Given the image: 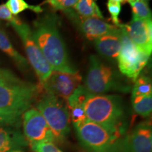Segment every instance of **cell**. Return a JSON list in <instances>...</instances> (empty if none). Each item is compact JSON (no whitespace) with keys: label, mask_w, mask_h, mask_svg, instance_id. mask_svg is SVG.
Here are the masks:
<instances>
[{"label":"cell","mask_w":152,"mask_h":152,"mask_svg":"<svg viewBox=\"0 0 152 152\" xmlns=\"http://www.w3.org/2000/svg\"><path fill=\"white\" fill-rule=\"evenodd\" d=\"M83 108L87 121L120 135L124 132V106L118 95L92 94Z\"/></svg>","instance_id":"7a4b0ae2"},{"label":"cell","mask_w":152,"mask_h":152,"mask_svg":"<svg viewBox=\"0 0 152 152\" xmlns=\"http://www.w3.org/2000/svg\"><path fill=\"white\" fill-rule=\"evenodd\" d=\"M40 87L23 81L0 84V111L20 117L37 98Z\"/></svg>","instance_id":"3957f363"},{"label":"cell","mask_w":152,"mask_h":152,"mask_svg":"<svg viewBox=\"0 0 152 152\" xmlns=\"http://www.w3.org/2000/svg\"><path fill=\"white\" fill-rule=\"evenodd\" d=\"M75 129L81 146L88 152H121L120 134L89 121Z\"/></svg>","instance_id":"5b68a950"},{"label":"cell","mask_w":152,"mask_h":152,"mask_svg":"<svg viewBox=\"0 0 152 152\" xmlns=\"http://www.w3.org/2000/svg\"><path fill=\"white\" fill-rule=\"evenodd\" d=\"M85 87L92 94H102L109 92H128L130 90V87L123 84L113 69L96 56L90 57Z\"/></svg>","instance_id":"8992f818"},{"label":"cell","mask_w":152,"mask_h":152,"mask_svg":"<svg viewBox=\"0 0 152 152\" xmlns=\"http://www.w3.org/2000/svg\"><path fill=\"white\" fill-rule=\"evenodd\" d=\"M123 27L139 50L150 56L152 51L151 20L132 18L130 23L123 25Z\"/></svg>","instance_id":"7c38bea8"},{"label":"cell","mask_w":152,"mask_h":152,"mask_svg":"<svg viewBox=\"0 0 152 152\" xmlns=\"http://www.w3.org/2000/svg\"><path fill=\"white\" fill-rule=\"evenodd\" d=\"M10 25L21 39L28 59L37 74L40 87H42L52 73L53 71L52 67L45 58L37 43L34 40L32 30L29 26L21 20Z\"/></svg>","instance_id":"52a82bcc"},{"label":"cell","mask_w":152,"mask_h":152,"mask_svg":"<svg viewBox=\"0 0 152 152\" xmlns=\"http://www.w3.org/2000/svg\"><path fill=\"white\" fill-rule=\"evenodd\" d=\"M107 8L108 10H109V12L111 14L112 21L113 22L115 26L120 27L121 24L120 23L118 16L121 11V4L118 2V1L108 0Z\"/></svg>","instance_id":"484cf974"},{"label":"cell","mask_w":152,"mask_h":152,"mask_svg":"<svg viewBox=\"0 0 152 152\" xmlns=\"http://www.w3.org/2000/svg\"><path fill=\"white\" fill-rule=\"evenodd\" d=\"M68 111H69L70 118H71V121L73 123L74 128L80 126L87 121L83 106H75L68 109Z\"/></svg>","instance_id":"603a6c76"},{"label":"cell","mask_w":152,"mask_h":152,"mask_svg":"<svg viewBox=\"0 0 152 152\" xmlns=\"http://www.w3.org/2000/svg\"><path fill=\"white\" fill-rule=\"evenodd\" d=\"M134 83H135L132 89V99L151 94L152 87L149 77L142 76L138 77Z\"/></svg>","instance_id":"7402d4cb"},{"label":"cell","mask_w":152,"mask_h":152,"mask_svg":"<svg viewBox=\"0 0 152 152\" xmlns=\"http://www.w3.org/2000/svg\"><path fill=\"white\" fill-rule=\"evenodd\" d=\"M5 4L15 16L26 10H30L35 13H42L43 11L40 5H30L25 0H7Z\"/></svg>","instance_id":"d6986e66"},{"label":"cell","mask_w":152,"mask_h":152,"mask_svg":"<svg viewBox=\"0 0 152 152\" xmlns=\"http://www.w3.org/2000/svg\"><path fill=\"white\" fill-rule=\"evenodd\" d=\"M133 14V18L151 20V11L147 1L144 0H132L129 2Z\"/></svg>","instance_id":"ffe728a7"},{"label":"cell","mask_w":152,"mask_h":152,"mask_svg":"<svg viewBox=\"0 0 152 152\" xmlns=\"http://www.w3.org/2000/svg\"><path fill=\"white\" fill-rule=\"evenodd\" d=\"M121 26L94 40L96 50L102 56L115 58L118 56L121 45Z\"/></svg>","instance_id":"9a60e30c"},{"label":"cell","mask_w":152,"mask_h":152,"mask_svg":"<svg viewBox=\"0 0 152 152\" xmlns=\"http://www.w3.org/2000/svg\"><path fill=\"white\" fill-rule=\"evenodd\" d=\"M0 50L7 54L14 61L17 66L23 71L28 69V62L26 58L18 53L12 46L8 37L2 30H0Z\"/></svg>","instance_id":"2e32d148"},{"label":"cell","mask_w":152,"mask_h":152,"mask_svg":"<svg viewBox=\"0 0 152 152\" xmlns=\"http://www.w3.org/2000/svg\"><path fill=\"white\" fill-rule=\"evenodd\" d=\"M132 1V0H121V4H125L126 2H130V1Z\"/></svg>","instance_id":"f546056e"},{"label":"cell","mask_w":152,"mask_h":152,"mask_svg":"<svg viewBox=\"0 0 152 152\" xmlns=\"http://www.w3.org/2000/svg\"><path fill=\"white\" fill-rule=\"evenodd\" d=\"M133 109L142 117H149L152 111V95L132 99Z\"/></svg>","instance_id":"ac0fdd59"},{"label":"cell","mask_w":152,"mask_h":152,"mask_svg":"<svg viewBox=\"0 0 152 152\" xmlns=\"http://www.w3.org/2000/svg\"><path fill=\"white\" fill-rule=\"evenodd\" d=\"M92 94L89 92L85 88V86H82L80 85L76 90L74 91L73 94L66 99L68 109H70L75 106H83L85 102Z\"/></svg>","instance_id":"44dd1931"},{"label":"cell","mask_w":152,"mask_h":152,"mask_svg":"<svg viewBox=\"0 0 152 152\" xmlns=\"http://www.w3.org/2000/svg\"><path fill=\"white\" fill-rule=\"evenodd\" d=\"M82 77L78 71L68 73L52 71L42 87L46 93L66 100L80 85Z\"/></svg>","instance_id":"30bf717a"},{"label":"cell","mask_w":152,"mask_h":152,"mask_svg":"<svg viewBox=\"0 0 152 152\" xmlns=\"http://www.w3.org/2000/svg\"><path fill=\"white\" fill-rule=\"evenodd\" d=\"M78 0H46L45 3L56 11H65L73 7Z\"/></svg>","instance_id":"d4e9b609"},{"label":"cell","mask_w":152,"mask_h":152,"mask_svg":"<svg viewBox=\"0 0 152 152\" xmlns=\"http://www.w3.org/2000/svg\"><path fill=\"white\" fill-rule=\"evenodd\" d=\"M20 123V117L14 116L4 113L0 111V127L1 126H13L18 127Z\"/></svg>","instance_id":"4316f807"},{"label":"cell","mask_w":152,"mask_h":152,"mask_svg":"<svg viewBox=\"0 0 152 152\" xmlns=\"http://www.w3.org/2000/svg\"><path fill=\"white\" fill-rule=\"evenodd\" d=\"M152 128L149 121L142 122L121 140V152H151Z\"/></svg>","instance_id":"8fae6325"},{"label":"cell","mask_w":152,"mask_h":152,"mask_svg":"<svg viewBox=\"0 0 152 152\" xmlns=\"http://www.w3.org/2000/svg\"><path fill=\"white\" fill-rule=\"evenodd\" d=\"M23 135L28 144L36 142H55L54 136L45 118L36 108H30L22 115Z\"/></svg>","instance_id":"9c48e42d"},{"label":"cell","mask_w":152,"mask_h":152,"mask_svg":"<svg viewBox=\"0 0 152 152\" xmlns=\"http://www.w3.org/2000/svg\"><path fill=\"white\" fill-rule=\"evenodd\" d=\"M21 81L14 73L8 70L0 69V84L18 83Z\"/></svg>","instance_id":"f1b7e54d"},{"label":"cell","mask_w":152,"mask_h":152,"mask_svg":"<svg viewBox=\"0 0 152 152\" xmlns=\"http://www.w3.org/2000/svg\"><path fill=\"white\" fill-rule=\"evenodd\" d=\"M111 1H118V2H120L121 4V0H111Z\"/></svg>","instance_id":"4dcf8cb0"},{"label":"cell","mask_w":152,"mask_h":152,"mask_svg":"<svg viewBox=\"0 0 152 152\" xmlns=\"http://www.w3.org/2000/svg\"><path fill=\"white\" fill-rule=\"evenodd\" d=\"M0 20L8 21L10 24L20 21V19L11 14V11L4 4H0Z\"/></svg>","instance_id":"83f0119b"},{"label":"cell","mask_w":152,"mask_h":152,"mask_svg":"<svg viewBox=\"0 0 152 152\" xmlns=\"http://www.w3.org/2000/svg\"><path fill=\"white\" fill-rule=\"evenodd\" d=\"M36 109L47 121L54 136L55 142H65L70 132L71 118L64 99L46 93L38 101Z\"/></svg>","instance_id":"277c9868"},{"label":"cell","mask_w":152,"mask_h":152,"mask_svg":"<svg viewBox=\"0 0 152 152\" xmlns=\"http://www.w3.org/2000/svg\"><path fill=\"white\" fill-rule=\"evenodd\" d=\"M74 21L82 33L90 40H95L117 28V26L104 21L103 19L94 17H82L72 9L64 11Z\"/></svg>","instance_id":"4fadbf2b"},{"label":"cell","mask_w":152,"mask_h":152,"mask_svg":"<svg viewBox=\"0 0 152 152\" xmlns=\"http://www.w3.org/2000/svg\"><path fill=\"white\" fill-rule=\"evenodd\" d=\"M18 127H0V152L23 151L28 142Z\"/></svg>","instance_id":"5bb4252c"},{"label":"cell","mask_w":152,"mask_h":152,"mask_svg":"<svg viewBox=\"0 0 152 152\" xmlns=\"http://www.w3.org/2000/svg\"><path fill=\"white\" fill-rule=\"evenodd\" d=\"M144 1H147H147H149V0H144Z\"/></svg>","instance_id":"d6a6232c"},{"label":"cell","mask_w":152,"mask_h":152,"mask_svg":"<svg viewBox=\"0 0 152 152\" xmlns=\"http://www.w3.org/2000/svg\"><path fill=\"white\" fill-rule=\"evenodd\" d=\"M14 152H23V151H14Z\"/></svg>","instance_id":"1f68e13d"},{"label":"cell","mask_w":152,"mask_h":152,"mask_svg":"<svg viewBox=\"0 0 152 152\" xmlns=\"http://www.w3.org/2000/svg\"><path fill=\"white\" fill-rule=\"evenodd\" d=\"M82 152H83V151H82Z\"/></svg>","instance_id":"836d02e7"},{"label":"cell","mask_w":152,"mask_h":152,"mask_svg":"<svg viewBox=\"0 0 152 152\" xmlns=\"http://www.w3.org/2000/svg\"><path fill=\"white\" fill-rule=\"evenodd\" d=\"M33 152H63L53 142H36L28 144Z\"/></svg>","instance_id":"cb8c5ba5"},{"label":"cell","mask_w":152,"mask_h":152,"mask_svg":"<svg viewBox=\"0 0 152 152\" xmlns=\"http://www.w3.org/2000/svg\"><path fill=\"white\" fill-rule=\"evenodd\" d=\"M121 29V45L117 57L118 67L121 73L135 82L140 72L147 65L150 56L139 50L127 35L123 25Z\"/></svg>","instance_id":"ba28073f"},{"label":"cell","mask_w":152,"mask_h":152,"mask_svg":"<svg viewBox=\"0 0 152 152\" xmlns=\"http://www.w3.org/2000/svg\"><path fill=\"white\" fill-rule=\"evenodd\" d=\"M73 8L82 17H94L104 19L102 11L96 4V0H78Z\"/></svg>","instance_id":"e0dca14e"},{"label":"cell","mask_w":152,"mask_h":152,"mask_svg":"<svg viewBox=\"0 0 152 152\" xmlns=\"http://www.w3.org/2000/svg\"><path fill=\"white\" fill-rule=\"evenodd\" d=\"M58 20L56 14L49 13L35 20L32 31L33 39L53 71L75 73L60 35Z\"/></svg>","instance_id":"6da1fadb"}]
</instances>
